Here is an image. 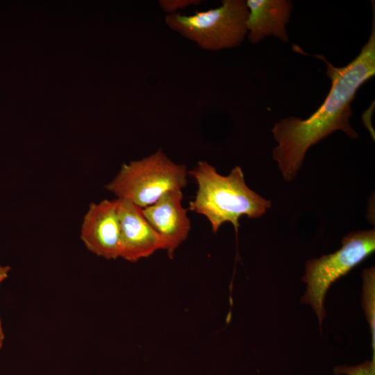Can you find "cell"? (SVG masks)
<instances>
[{
	"label": "cell",
	"mask_w": 375,
	"mask_h": 375,
	"mask_svg": "<svg viewBox=\"0 0 375 375\" xmlns=\"http://www.w3.org/2000/svg\"><path fill=\"white\" fill-rule=\"evenodd\" d=\"M374 10V8H373ZM367 42L358 55L344 67H337L322 55L313 56L323 60L331 82L324 103L308 118L290 116L281 119L272 129L277 146L272 158L287 181H291L300 169L308 149L336 131L350 138L358 134L351 126V103L360 87L375 74V10Z\"/></svg>",
	"instance_id": "6da1fadb"
},
{
	"label": "cell",
	"mask_w": 375,
	"mask_h": 375,
	"mask_svg": "<svg viewBox=\"0 0 375 375\" xmlns=\"http://www.w3.org/2000/svg\"><path fill=\"white\" fill-rule=\"evenodd\" d=\"M188 174L197 184L196 196L190 202L188 210L204 216L214 233L225 222L233 224L237 232L242 216L258 218L271 207L270 201L247 186L240 166L223 176L214 166L201 160Z\"/></svg>",
	"instance_id": "7a4b0ae2"
},
{
	"label": "cell",
	"mask_w": 375,
	"mask_h": 375,
	"mask_svg": "<svg viewBox=\"0 0 375 375\" xmlns=\"http://www.w3.org/2000/svg\"><path fill=\"white\" fill-rule=\"evenodd\" d=\"M188 174L185 165L175 163L159 149L145 158L122 165L106 188L117 199L144 208L169 191L182 190L188 184Z\"/></svg>",
	"instance_id": "3957f363"
},
{
	"label": "cell",
	"mask_w": 375,
	"mask_h": 375,
	"mask_svg": "<svg viewBox=\"0 0 375 375\" xmlns=\"http://www.w3.org/2000/svg\"><path fill=\"white\" fill-rule=\"evenodd\" d=\"M244 0H223L219 7L185 15H167L166 25L201 49L217 51L239 47L247 35Z\"/></svg>",
	"instance_id": "277c9868"
},
{
	"label": "cell",
	"mask_w": 375,
	"mask_h": 375,
	"mask_svg": "<svg viewBox=\"0 0 375 375\" xmlns=\"http://www.w3.org/2000/svg\"><path fill=\"white\" fill-rule=\"evenodd\" d=\"M375 250V231L349 233L335 252L309 260L301 280L307 285L301 303L311 306L321 325L326 316L324 301L330 286L362 262Z\"/></svg>",
	"instance_id": "5b68a950"
},
{
	"label": "cell",
	"mask_w": 375,
	"mask_h": 375,
	"mask_svg": "<svg viewBox=\"0 0 375 375\" xmlns=\"http://www.w3.org/2000/svg\"><path fill=\"white\" fill-rule=\"evenodd\" d=\"M81 239L86 248L108 260L120 257V224L117 199L91 203L84 216Z\"/></svg>",
	"instance_id": "8992f818"
},
{
	"label": "cell",
	"mask_w": 375,
	"mask_h": 375,
	"mask_svg": "<svg viewBox=\"0 0 375 375\" xmlns=\"http://www.w3.org/2000/svg\"><path fill=\"white\" fill-rule=\"evenodd\" d=\"M120 224V257L136 262L151 256L158 250H165V242L144 217L142 208L117 199Z\"/></svg>",
	"instance_id": "52a82bcc"
},
{
	"label": "cell",
	"mask_w": 375,
	"mask_h": 375,
	"mask_svg": "<svg viewBox=\"0 0 375 375\" xmlns=\"http://www.w3.org/2000/svg\"><path fill=\"white\" fill-rule=\"evenodd\" d=\"M182 190H172L164 194L153 204L142 208V214L151 227L165 242V250L172 259L176 249L188 238L190 220L188 208H183Z\"/></svg>",
	"instance_id": "ba28073f"
},
{
	"label": "cell",
	"mask_w": 375,
	"mask_h": 375,
	"mask_svg": "<svg viewBox=\"0 0 375 375\" xmlns=\"http://www.w3.org/2000/svg\"><path fill=\"white\" fill-rule=\"evenodd\" d=\"M247 37L257 44L272 35L283 42L289 40L286 28L293 3L290 0H247Z\"/></svg>",
	"instance_id": "9c48e42d"
},
{
	"label": "cell",
	"mask_w": 375,
	"mask_h": 375,
	"mask_svg": "<svg viewBox=\"0 0 375 375\" xmlns=\"http://www.w3.org/2000/svg\"><path fill=\"white\" fill-rule=\"evenodd\" d=\"M362 306L372 333L373 359H375V270L374 267L362 272Z\"/></svg>",
	"instance_id": "30bf717a"
},
{
	"label": "cell",
	"mask_w": 375,
	"mask_h": 375,
	"mask_svg": "<svg viewBox=\"0 0 375 375\" xmlns=\"http://www.w3.org/2000/svg\"><path fill=\"white\" fill-rule=\"evenodd\" d=\"M334 373L346 375H375V359L353 367L338 366L334 368Z\"/></svg>",
	"instance_id": "8fae6325"
},
{
	"label": "cell",
	"mask_w": 375,
	"mask_h": 375,
	"mask_svg": "<svg viewBox=\"0 0 375 375\" xmlns=\"http://www.w3.org/2000/svg\"><path fill=\"white\" fill-rule=\"evenodd\" d=\"M201 2V1L199 0H160L158 1L161 8L167 15L176 13L178 10L190 6H197Z\"/></svg>",
	"instance_id": "7c38bea8"
},
{
	"label": "cell",
	"mask_w": 375,
	"mask_h": 375,
	"mask_svg": "<svg viewBox=\"0 0 375 375\" xmlns=\"http://www.w3.org/2000/svg\"><path fill=\"white\" fill-rule=\"evenodd\" d=\"M9 266H1L0 265V283L8 277V273L10 270Z\"/></svg>",
	"instance_id": "4fadbf2b"
},
{
	"label": "cell",
	"mask_w": 375,
	"mask_h": 375,
	"mask_svg": "<svg viewBox=\"0 0 375 375\" xmlns=\"http://www.w3.org/2000/svg\"><path fill=\"white\" fill-rule=\"evenodd\" d=\"M3 340H4V333H3V328H2V326H1V319H0V349L3 346Z\"/></svg>",
	"instance_id": "5bb4252c"
}]
</instances>
